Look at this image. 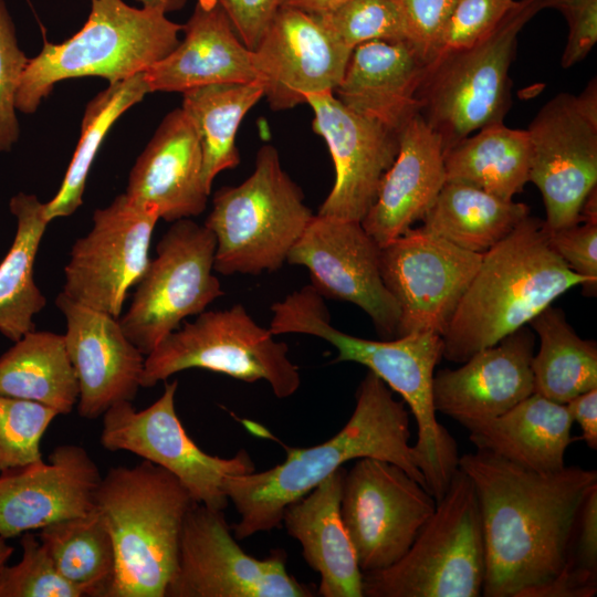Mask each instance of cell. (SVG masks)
<instances>
[{"instance_id":"6da1fadb","label":"cell","mask_w":597,"mask_h":597,"mask_svg":"<svg viewBox=\"0 0 597 597\" xmlns=\"http://www.w3.org/2000/svg\"><path fill=\"white\" fill-rule=\"evenodd\" d=\"M458 468L473 482L481 512L482 596L552 597L569 559L582 504L597 471L578 465L535 472L485 450Z\"/></svg>"},{"instance_id":"7a4b0ae2","label":"cell","mask_w":597,"mask_h":597,"mask_svg":"<svg viewBox=\"0 0 597 597\" xmlns=\"http://www.w3.org/2000/svg\"><path fill=\"white\" fill-rule=\"evenodd\" d=\"M410 437L406 404L395 399L385 381L368 370L356 391L350 418L333 438L310 448L287 449L286 459L269 470L227 479L226 494L240 515L232 526L234 537L240 541L279 527L289 504L350 460L390 462L428 490Z\"/></svg>"},{"instance_id":"3957f363","label":"cell","mask_w":597,"mask_h":597,"mask_svg":"<svg viewBox=\"0 0 597 597\" xmlns=\"http://www.w3.org/2000/svg\"><path fill=\"white\" fill-rule=\"evenodd\" d=\"M271 312L269 329L273 335L305 334L324 339L337 350L334 363L362 364L401 396L417 425L412 447L419 469L429 492L440 500L460 458L457 442L437 419L433 405L434 368L443 357L441 335L417 332L380 341L353 336L331 324L325 300L311 284L272 304Z\"/></svg>"},{"instance_id":"277c9868","label":"cell","mask_w":597,"mask_h":597,"mask_svg":"<svg viewBox=\"0 0 597 597\" xmlns=\"http://www.w3.org/2000/svg\"><path fill=\"white\" fill-rule=\"evenodd\" d=\"M586 279L552 249L544 220L530 214L482 254L441 335L443 358L464 363L498 344Z\"/></svg>"},{"instance_id":"5b68a950","label":"cell","mask_w":597,"mask_h":597,"mask_svg":"<svg viewBox=\"0 0 597 597\" xmlns=\"http://www.w3.org/2000/svg\"><path fill=\"white\" fill-rule=\"evenodd\" d=\"M193 503L174 474L147 460L107 470L95 494V509L115 551L107 597H165L177 567L185 517Z\"/></svg>"},{"instance_id":"8992f818","label":"cell","mask_w":597,"mask_h":597,"mask_svg":"<svg viewBox=\"0 0 597 597\" xmlns=\"http://www.w3.org/2000/svg\"><path fill=\"white\" fill-rule=\"evenodd\" d=\"M84 25L61 43L44 41L29 59L15 96V107L33 114L57 82L98 76L109 84L145 72L179 43L184 24L165 13L128 6L123 0H90Z\"/></svg>"},{"instance_id":"52a82bcc","label":"cell","mask_w":597,"mask_h":597,"mask_svg":"<svg viewBox=\"0 0 597 597\" xmlns=\"http://www.w3.org/2000/svg\"><path fill=\"white\" fill-rule=\"evenodd\" d=\"M541 10L542 0H516L480 41L426 64L417 93L419 114L439 136L443 153L475 130L504 123L517 35Z\"/></svg>"},{"instance_id":"ba28073f","label":"cell","mask_w":597,"mask_h":597,"mask_svg":"<svg viewBox=\"0 0 597 597\" xmlns=\"http://www.w3.org/2000/svg\"><path fill=\"white\" fill-rule=\"evenodd\" d=\"M313 216L275 147L263 145L252 174L213 195L203 224L216 239L214 271L222 275L277 271Z\"/></svg>"},{"instance_id":"9c48e42d","label":"cell","mask_w":597,"mask_h":597,"mask_svg":"<svg viewBox=\"0 0 597 597\" xmlns=\"http://www.w3.org/2000/svg\"><path fill=\"white\" fill-rule=\"evenodd\" d=\"M485 552L478 495L458 468L406 554L363 573V597H480Z\"/></svg>"},{"instance_id":"30bf717a","label":"cell","mask_w":597,"mask_h":597,"mask_svg":"<svg viewBox=\"0 0 597 597\" xmlns=\"http://www.w3.org/2000/svg\"><path fill=\"white\" fill-rule=\"evenodd\" d=\"M287 353V345L260 326L243 305L203 311L145 357L140 386L151 388L179 371L201 368L245 383L265 380L274 396L284 399L301 386L298 367Z\"/></svg>"},{"instance_id":"8fae6325","label":"cell","mask_w":597,"mask_h":597,"mask_svg":"<svg viewBox=\"0 0 597 597\" xmlns=\"http://www.w3.org/2000/svg\"><path fill=\"white\" fill-rule=\"evenodd\" d=\"M216 239L205 226L174 221L136 284L132 303L118 317L127 338L147 356L189 316L223 295L213 273Z\"/></svg>"},{"instance_id":"7c38bea8","label":"cell","mask_w":597,"mask_h":597,"mask_svg":"<svg viewBox=\"0 0 597 597\" xmlns=\"http://www.w3.org/2000/svg\"><path fill=\"white\" fill-rule=\"evenodd\" d=\"M528 181L543 197L548 232L580 221V209L597 187V83L582 93H559L531 121Z\"/></svg>"},{"instance_id":"4fadbf2b","label":"cell","mask_w":597,"mask_h":597,"mask_svg":"<svg viewBox=\"0 0 597 597\" xmlns=\"http://www.w3.org/2000/svg\"><path fill=\"white\" fill-rule=\"evenodd\" d=\"M178 381L165 384L161 396L145 409L122 401L102 416L101 446L111 451L132 452L174 474L196 503L216 510L228 504V478L255 470L249 453L239 451L224 459L201 450L188 436L175 405Z\"/></svg>"},{"instance_id":"5bb4252c","label":"cell","mask_w":597,"mask_h":597,"mask_svg":"<svg viewBox=\"0 0 597 597\" xmlns=\"http://www.w3.org/2000/svg\"><path fill=\"white\" fill-rule=\"evenodd\" d=\"M275 549L259 559L232 536L223 510L193 503L181 530L178 561L165 597H311Z\"/></svg>"},{"instance_id":"9a60e30c","label":"cell","mask_w":597,"mask_h":597,"mask_svg":"<svg viewBox=\"0 0 597 597\" xmlns=\"http://www.w3.org/2000/svg\"><path fill=\"white\" fill-rule=\"evenodd\" d=\"M436 504L433 495L398 465L357 459L344 476L341 515L362 573L399 561Z\"/></svg>"},{"instance_id":"2e32d148","label":"cell","mask_w":597,"mask_h":597,"mask_svg":"<svg viewBox=\"0 0 597 597\" xmlns=\"http://www.w3.org/2000/svg\"><path fill=\"white\" fill-rule=\"evenodd\" d=\"M158 220L154 209L134 202L125 192L96 209L91 230L71 249L62 293L118 318L128 290L138 283L150 261Z\"/></svg>"},{"instance_id":"e0dca14e","label":"cell","mask_w":597,"mask_h":597,"mask_svg":"<svg viewBox=\"0 0 597 597\" xmlns=\"http://www.w3.org/2000/svg\"><path fill=\"white\" fill-rule=\"evenodd\" d=\"M481 259L421 227L380 247L381 276L400 310L396 337L442 335Z\"/></svg>"},{"instance_id":"ac0fdd59","label":"cell","mask_w":597,"mask_h":597,"mask_svg":"<svg viewBox=\"0 0 597 597\" xmlns=\"http://www.w3.org/2000/svg\"><path fill=\"white\" fill-rule=\"evenodd\" d=\"M380 245L359 221L315 214L286 262L305 266L325 300L349 302L371 320L381 339L397 335L399 306L380 272Z\"/></svg>"},{"instance_id":"d6986e66","label":"cell","mask_w":597,"mask_h":597,"mask_svg":"<svg viewBox=\"0 0 597 597\" xmlns=\"http://www.w3.org/2000/svg\"><path fill=\"white\" fill-rule=\"evenodd\" d=\"M350 54L316 14L281 6L252 50V63L269 106L286 111L310 94L333 92Z\"/></svg>"},{"instance_id":"ffe728a7","label":"cell","mask_w":597,"mask_h":597,"mask_svg":"<svg viewBox=\"0 0 597 597\" xmlns=\"http://www.w3.org/2000/svg\"><path fill=\"white\" fill-rule=\"evenodd\" d=\"M313 130L329 149L335 181L317 214L362 221L375 202L381 180L394 163L398 132L347 108L333 92L310 94Z\"/></svg>"},{"instance_id":"44dd1931","label":"cell","mask_w":597,"mask_h":597,"mask_svg":"<svg viewBox=\"0 0 597 597\" xmlns=\"http://www.w3.org/2000/svg\"><path fill=\"white\" fill-rule=\"evenodd\" d=\"M101 480L95 461L76 444L59 446L48 463L1 473L0 537L9 540L87 514L95 507Z\"/></svg>"},{"instance_id":"7402d4cb","label":"cell","mask_w":597,"mask_h":597,"mask_svg":"<svg viewBox=\"0 0 597 597\" xmlns=\"http://www.w3.org/2000/svg\"><path fill=\"white\" fill-rule=\"evenodd\" d=\"M55 305L65 318L63 335L80 389L78 415L97 419L112 406L133 401L142 387L146 356L127 338L118 318L62 292Z\"/></svg>"},{"instance_id":"603a6c76","label":"cell","mask_w":597,"mask_h":597,"mask_svg":"<svg viewBox=\"0 0 597 597\" xmlns=\"http://www.w3.org/2000/svg\"><path fill=\"white\" fill-rule=\"evenodd\" d=\"M535 335L527 326L433 376L437 412L469 425L496 418L534 392Z\"/></svg>"},{"instance_id":"cb8c5ba5","label":"cell","mask_w":597,"mask_h":597,"mask_svg":"<svg viewBox=\"0 0 597 597\" xmlns=\"http://www.w3.org/2000/svg\"><path fill=\"white\" fill-rule=\"evenodd\" d=\"M125 195L174 222L206 210L210 192L202 178V153L195 127L181 107L157 127L128 175Z\"/></svg>"},{"instance_id":"d4e9b609","label":"cell","mask_w":597,"mask_h":597,"mask_svg":"<svg viewBox=\"0 0 597 597\" xmlns=\"http://www.w3.org/2000/svg\"><path fill=\"white\" fill-rule=\"evenodd\" d=\"M398 144L377 198L360 221L380 247L422 221L447 181L441 140L419 113L399 129Z\"/></svg>"},{"instance_id":"484cf974","label":"cell","mask_w":597,"mask_h":597,"mask_svg":"<svg viewBox=\"0 0 597 597\" xmlns=\"http://www.w3.org/2000/svg\"><path fill=\"white\" fill-rule=\"evenodd\" d=\"M182 31V41L144 72L150 93L182 94L212 84L256 81L252 51L216 0H197Z\"/></svg>"},{"instance_id":"4316f807","label":"cell","mask_w":597,"mask_h":597,"mask_svg":"<svg viewBox=\"0 0 597 597\" xmlns=\"http://www.w3.org/2000/svg\"><path fill=\"white\" fill-rule=\"evenodd\" d=\"M426 62L409 42L357 45L333 91L347 108L399 129L419 113L418 88Z\"/></svg>"},{"instance_id":"83f0119b","label":"cell","mask_w":597,"mask_h":597,"mask_svg":"<svg viewBox=\"0 0 597 597\" xmlns=\"http://www.w3.org/2000/svg\"><path fill=\"white\" fill-rule=\"evenodd\" d=\"M346 470L337 469L283 513L287 534L302 546L308 566L321 577L323 597H363V573L341 515Z\"/></svg>"},{"instance_id":"f1b7e54d","label":"cell","mask_w":597,"mask_h":597,"mask_svg":"<svg viewBox=\"0 0 597 597\" xmlns=\"http://www.w3.org/2000/svg\"><path fill=\"white\" fill-rule=\"evenodd\" d=\"M573 419L565 404L533 392L503 415L465 427L478 450L535 472L565 467Z\"/></svg>"},{"instance_id":"f546056e","label":"cell","mask_w":597,"mask_h":597,"mask_svg":"<svg viewBox=\"0 0 597 597\" xmlns=\"http://www.w3.org/2000/svg\"><path fill=\"white\" fill-rule=\"evenodd\" d=\"M9 209L17 230L0 262V333L17 342L35 329L33 318L46 304L34 280V262L50 221L45 202L33 193L18 192L10 199Z\"/></svg>"},{"instance_id":"4dcf8cb0","label":"cell","mask_w":597,"mask_h":597,"mask_svg":"<svg viewBox=\"0 0 597 597\" xmlns=\"http://www.w3.org/2000/svg\"><path fill=\"white\" fill-rule=\"evenodd\" d=\"M0 395L40 402L69 415L78 401V383L63 334L35 329L0 356Z\"/></svg>"},{"instance_id":"1f68e13d","label":"cell","mask_w":597,"mask_h":597,"mask_svg":"<svg viewBox=\"0 0 597 597\" xmlns=\"http://www.w3.org/2000/svg\"><path fill=\"white\" fill-rule=\"evenodd\" d=\"M528 214L530 208L523 202L446 181L421 228L459 248L483 254Z\"/></svg>"},{"instance_id":"d6a6232c","label":"cell","mask_w":597,"mask_h":597,"mask_svg":"<svg viewBox=\"0 0 597 597\" xmlns=\"http://www.w3.org/2000/svg\"><path fill=\"white\" fill-rule=\"evenodd\" d=\"M444 169L447 181L513 200L528 182L527 132L504 123L485 126L444 153Z\"/></svg>"},{"instance_id":"836d02e7","label":"cell","mask_w":597,"mask_h":597,"mask_svg":"<svg viewBox=\"0 0 597 597\" xmlns=\"http://www.w3.org/2000/svg\"><path fill=\"white\" fill-rule=\"evenodd\" d=\"M264 96L259 81L222 83L182 93L181 108L192 123L202 153V178L208 191L218 174L235 168L240 154L235 136L242 118Z\"/></svg>"},{"instance_id":"e575fe53","label":"cell","mask_w":597,"mask_h":597,"mask_svg":"<svg viewBox=\"0 0 597 597\" xmlns=\"http://www.w3.org/2000/svg\"><path fill=\"white\" fill-rule=\"evenodd\" d=\"M530 325L540 338L532 358L534 392L566 404L597 388V344L578 336L563 310L549 305Z\"/></svg>"},{"instance_id":"d590c367","label":"cell","mask_w":597,"mask_h":597,"mask_svg":"<svg viewBox=\"0 0 597 597\" xmlns=\"http://www.w3.org/2000/svg\"><path fill=\"white\" fill-rule=\"evenodd\" d=\"M39 538L60 575L83 596L107 597L115 551L109 530L95 507L85 515L44 526Z\"/></svg>"},{"instance_id":"8d00e7d4","label":"cell","mask_w":597,"mask_h":597,"mask_svg":"<svg viewBox=\"0 0 597 597\" xmlns=\"http://www.w3.org/2000/svg\"><path fill=\"white\" fill-rule=\"evenodd\" d=\"M144 72L108 84L85 106L81 135L55 196L45 202L49 221L73 214L83 203L86 180L95 156L114 123L149 94Z\"/></svg>"},{"instance_id":"74e56055","label":"cell","mask_w":597,"mask_h":597,"mask_svg":"<svg viewBox=\"0 0 597 597\" xmlns=\"http://www.w3.org/2000/svg\"><path fill=\"white\" fill-rule=\"evenodd\" d=\"M56 416L40 402L0 395V474L43 461L41 440Z\"/></svg>"},{"instance_id":"f35d334b","label":"cell","mask_w":597,"mask_h":597,"mask_svg":"<svg viewBox=\"0 0 597 597\" xmlns=\"http://www.w3.org/2000/svg\"><path fill=\"white\" fill-rule=\"evenodd\" d=\"M316 15L352 51L370 41L409 42L404 20L392 0H348Z\"/></svg>"},{"instance_id":"ab89813d","label":"cell","mask_w":597,"mask_h":597,"mask_svg":"<svg viewBox=\"0 0 597 597\" xmlns=\"http://www.w3.org/2000/svg\"><path fill=\"white\" fill-rule=\"evenodd\" d=\"M21 559L0 568V597H83L55 568L39 536L22 534Z\"/></svg>"},{"instance_id":"60d3db41","label":"cell","mask_w":597,"mask_h":597,"mask_svg":"<svg viewBox=\"0 0 597 597\" xmlns=\"http://www.w3.org/2000/svg\"><path fill=\"white\" fill-rule=\"evenodd\" d=\"M597 593V485L587 493L577 520L567 567L552 597H593Z\"/></svg>"},{"instance_id":"b9f144b4","label":"cell","mask_w":597,"mask_h":597,"mask_svg":"<svg viewBox=\"0 0 597 597\" xmlns=\"http://www.w3.org/2000/svg\"><path fill=\"white\" fill-rule=\"evenodd\" d=\"M29 59L19 46L7 4L0 0V153L10 151L20 137L15 96Z\"/></svg>"},{"instance_id":"7bdbcfd3","label":"cell","mask_w":597,"mask_h":597,"mask_svg":"<svg viewBox=\"0 0 597 597\" xmlns=\"http://www.w3.org/2000/svg\"><path fill=\"white\" fill-rule=\"evenodd\" d=\"M515 2L516 0H458L441 31L431 60L480 41L501 22Z\"/></svg>"},{"instance_id":"ee69618b","label":"cell","mask_w":597,"mask_h":597,"mask_svg":"<svg viewBox=\"0 0 597 597\" xmlns=\"http://www.w3.org/2000/svg\"><path fill=\"white\" fill-rule=\"evenodd\" d=\"M392 1L404 20L409 43L427 64L458 0Z\"/></svg>"},{"instance_id":"f6af8a7d","label":"cell","mask_w":597,"mask_h":597,"mask_svg":"<svg viewBox=\"0 0 597 597\" xmlns=\"http://www.w3.org/2000/svg\"><path fill=\"white\" fill-rule=\"evenodd\" d=\"M548 240L552 249L566 265L586 279L585 293L595 295L597 289V222L582 220L570 227L548 232Z\"/></svg>"},{"instance_id":"bcb514c9","label":"cell","mask_w":597,"mask_h":597,"mask_svg":"<svg viewBox=\"0 0 597 597\" xmlns=\"http://www.w3.org/2000/svg\"><path fill=\"white\" fill-rule=\"evenodd\" d=\"M543 9L558 10L566 19L568 35L561 65L569 69L583 61L597 42V0H542Z\"/></svg>"},{"instance_id":"7dc6e473","label":"cell","mask_w":597,"mask_h":597,"mask_svg":"<svg viewBox=\"0 0 597 597\" xmlns=\"http://www.w3.org/2000/svg\"><path fill=\"white\" fill-rule=\"evenodd\" d=\"M249 50L259 44L282 0H216Z\"/></svg>"},{"instance_id":"c3c4849f","label":"cell","mask_w":597,"mask_h":597,"mask_svg":"<svg viewBox=\"0 0 597 597\" xmlns=\"http://www.w3.org/2000/svg\"><path fill=\"white\" fill-rule=\"evenodd\" d=\"M566 407L573 422L582 430V439L593 449H597V388L579 394L567 401Z\"/></svg>"},{"instance_id":"681fc988","label":"cell","mask_w":597,"mask_h":597,"mask_svg":"<svg viewBox=\"0 0 597 597\" xmlns=\"http://www.w3.org/2000/svg\"><path fill=\"white\" fill-rule=\"evenodd\" d=\"M348 0H282L281 6L293 7L312 14L328 12Z\"/></svg>"},{"instance_id":"f907efd6","label":"cell","mask_w":597,"mask_h":597,"mask_svg":"<svg viewBox=\"0 0 597 597\" xmlns=\"http://www.w3.org/2000/svg\"><path fill=\"white\" fill-rule=\"evenodd\" d=\"M142 3L143 8L156 10L163 13L177 11L181 9L187 0H137Z\"/></svg>"},{"instance_id":"816d5d0a","label":"cell","mask_w":597,"mask_h":597,"mask_svg":"<svg viewBox=\"0 0 597 597\" xmlns=\"http://www.w3.org/2000/svg\"><path fill=\"white\" fill-rule=\"evenodd\" d=\"M13 552L14 548L7 542V540L0 537V568L7 564Z\"/></svg>"}]
</instances>
